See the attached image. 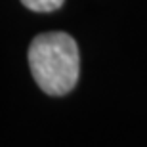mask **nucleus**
I'll list each match as a JSON object with an SVG mask.
<instances>
[{
    "label": "nucleus",
    "mask_w": 147,
    "mask_h": 147,
    "mask_svg": "<svg viewBox=\"0 0 147 147\" xmlns=\"http://www.w3.org/2000/svg\"><path fill=\"white\" fill-rule=\"evenodd\" d=\"M63 2L65 0H21V4L33 11H54L61 8Z\"/></svg>",
    "instance_id": "f03ea898"
},
{
    "label": "nucleus",
    "mask_w": 147,
    "mask_h": 147,
    "mask_svg": "<svg viewBox=\"0 0 147 147\" xmlns=\"http://www.w3.org/2000/svg\"><path fill=\"white\" fill-rule=\"evenodd\" d=\"M29 67L48 96H65L78 80V46L67 33H44L29 46Z\"/></svg>",
    "instance_id": "f257e3e1"
}]
</instances>
